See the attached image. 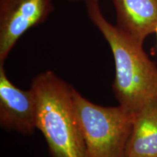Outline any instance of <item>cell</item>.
Wrapping results in <instances>:
<instances>
[{"instance_id":"cell-4","label":"cell","mask_w":157,"mask_h":157,"mask_svg":"<svg viewBox=\"0 0 157 157\" xmlns=\"http://www.w3.org/2000/svg\"><path fill=\"white\" fill-rule=\"evenodd\" d=\"M53 0H0V65L18 39L43 23L53 10Z\"/></svg>"},{"instance_id":"cell-1","label":"cell","mask_w":157,"mask_h":157,"mask_svg":"<svg viewBox=\"0 0 157 157\" xmlns=\"http://www.w3.org/2000/svg\"><path fill=\"white\" fill-rule=\"evenodd\" d=\"M90 19L109 44L114 58L113 91L119 105L135 113L157 101V65L139 42L104 17L98 0L87 2Z\"/></svg>"},{"instance_id":"cell-3","label":"cell","mask_w":157,"mask_h":157,"mask_svg":"<svg viewBox=\"0 0 157 157\" xmlns=\"http://www.w3.org/2000/svg\"><path fill=\"white\" fill-rule=\"evenodd\" d=\"M74 101L86 157H124L134 113L120 105H97L76 90Z\"/></svg>"},{"instance_id":"cell-2","label":"cell","mask_w":157,"mask_h":157,"mask_svg":"<svg viewBox=\"0 0 157 157\" xmlns=\"http://www.w3.org/2000/svg\"><path fill=\"white\" fill-rule=\"evenodd\" d=\"M31 89L36 98V129L44 137L51 156L86 157L74 105L75 89L52 71L33 78Z\"/></svg>"},{"instance_id":"cell-8","label":"cell","mask_w":157,"mask_h":157,"mask_svg":"<svg viewBox=\"0 0 157 157\" xmlns=\"http://www.w3.org/2000/svg\"><path fill=\"white\" fill-rule=\"evenodd\" d=\"M71 2H76V1H85V2H89V1H93V0H69Z\"/></svg>"},{"instance_id":"cell-6","label":"cell","mask_w":157,"mask_h":157,"mask_svg":"<svg viewBox=\"0 0 157 157\" xmlns=\"http://www.w3.org/2000/svg\"><path fill=\"white\" fill-rule=\"evenodd\" d=\"M117 26L143 43L157 27V0H112Z\"/></svg>"},{"instance_id":"cell-7","label":"cell","mask_w":157,"mask_h":157,"mask_svg":"<svg viewBox=\"0 0 157 157\" xmlns=\"http://www.w3.org/2000/svg\"><path fill=\"white\" fill-rule=\"evenodd\" d=\"M124 157H157V101L146 103L134 113Z\"/></svg>"},{"instance_id":"cell-5","label":"cell","mask_w":157,"mask_h":157,"mask_svg":"<svg viewBox=\"0 0 157 157\" xmlns=\"http://www.w3.org/2000/svg\"><path fill=\"white\" fill-rule=\"evenodd\" d=\"M37 103L32 89L12 83L0 65V124L6 130L30 135L36 128Z\"/></svg>"},{"instance_id":"cell-9","label":"cell","mask_w":157,"mask_h":157,"mask_svg":"<svg viewBox=\"0 0 157 157\" xmlns=\"http://www.w3.org/2000/svg\"><path fill=\"white\" fill-rule=\"evenodd\" d=\"M155 34H156V37H157V27H156V31H155Z\"/></svg>"}]
</instances>
